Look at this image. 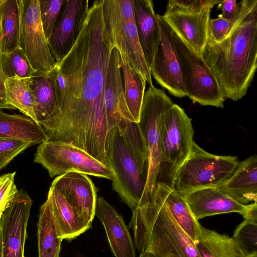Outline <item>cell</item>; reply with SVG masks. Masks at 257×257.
<instances>
[{
  "mask_svg": "<svg viewBox=\"0 0 257 257\" xmlns=\"http://www.w3.org/2000/svg\"><path fill=\"white\" fill-rule=\"evenodd\" d=\"M51 186L65 197L86 222L92 224L95 215L97 188L87 175L68 172L57 176Z\"/></svg>",
  "mask_w": 257,
  "mask_h": 257,
  "instance_id": "15",
  "label": "cell"
},
{
  "mask_svg": "<svg viewBox=\"0 0 257 257\" xmlns=\"http://www.w3.org/2000/svg\"><path fill=\"white\" fill-rule=\"evenodd\" d=\"M103 106L110 130L123 120L135 121L126 106L120 73L119 53L112 49L106 71Z\"/></svg>",
  "mask_w": 257,
  "mask_h": 257,
  "instance_id": "18",
  "label": "cell"
},
{
  "mask_svg": "<svg viewBox=\"0 0 257 257\" xmlns=\"http://www.w3.org/2000/svg\"><path fill=\"white\" fill-rule=\"evenodd\" d=\"M156 18L160 43L151 68V75L171 94L184 97L186 93L171 29L162 15L156 14Z\"/></svg>",
  "mask_w": 257,
  "mask_h": 257,
  "instance_id": "12",
  "label": "cell"
},
{
  "mask_svg": "<svg viewBox=\"0 0 257 257\" xmlns=\"http://www.w3.org/2000/svg\"><path fill=\"white\" fill-rule=\"evenodd\" d=\"M37 227L38 257H59L63 238L48 199L41 207Z\"/></svg>",
  "mask_w": 257,
  "mask_h": 257,
  "instance_id": "26",
  "label": "cell"
},
{
  "mask_svg": "<svg viewBox=\"0 0 257 257\" xmlns=\"http://www.w3.org/2000/svg\"><path fill=\"white\" fill-rule=\"evenodd\" d=\"M194 134L191 119L182 108L174 104L163 119L161 144L162 166L164 163L170 166L171 178L190 155Z\"/></svg>",
  "mask_w": 257,
  "mask_h": 257,
  "instance_id": "11",
  "label": "cell"
},
{
  "mask_svg": "<svg viewBox=\"0 0 257 257\" xmlns=\"http://www.w3.org/2000/svg\"><path fill=\"white\" fill-rule=\"evenodd\" d=\"M239 163L236 157L209 153L194 142L190 155L173 175L170 186L181 195L217 187L232 175Z\"/></svg>",
  "mask_w": 257,
  "mask_h": 257,
  "instance_id": "6",
  "label": "cell"
},
{
  "mask_svg": "<svg viewBox=\"0 0 257 257\" xmlns=\"http://www.w3.org/2000/svg\"><path fill=\"white\" fill-rule=\"evenodd\" d=\"M33 200L24 190L18 194L0 219V257H25L27 228Z\"/></svg>",
  "mask_w": 257,
  "mask_h": 257,
  "instance_id": "13",
  "label": "cell"
},
{
  "mask_svg": "<svg viewBox=\"0 0 257 257\" xmlns=\"http://www.w3.org/2000/svg\"><path fill=\"white\" fill-rule=\"evenodd\" d=\"M242 215L245 220L257 223V202L247 204V208Z\"/></svg>",
  "mask_w": 257,
  "mask_h": 257,
  "instance_id": "39",
  "label": "cell"
},
{
  "mask_svg": "<svg viewBox=\"0 0 257 257\" xmlns=\"http://www.w3.org/2000/svg\"><path fill=\"white\" fill-rule=\"evenodd\" d=\"M34 162L42 165L51 177L74 172L112 180V170L83 150L63 143L47 141L40 144Z\"/></svg>",
  "mask_w": 257,
  "mask_h": 257,
  "instance_id": "9",
  "label": "cell"
},
{
  "mask_svg": "<svg viewBox=\"0 0 257 257\" xmlns=\"http://www.w3.org/2000/svg\"><path fill=\"white\" fill-rule=\"evenodd\" d=\"M119 62L123 76V91L126 106L135 122L139 123L146 81L120 55Z\"/></svg>",
  "mask_w": 257,
  "mask_h": 257,
  "instance_id": "29",
  "label": "cell"
},
{
  "mask_svg": "<svg viewBox=\"0 0 257 257\" xmlns=\"http://www.w3.org/2000/svg\"><path fill=\"white\" fill-rule=\"evenodd\" d=\"M36 73L20 47L11 52L2 54L0 75L5 80L29 78Z\"/></svg>",
  "mask_w": 257,
  "mask_h": 257,
  "instance_id": "31",
  "label": "cell"
},
{
  "mask_svg": "<svg viewBox=\"0 0 257 257\" xmlns=\"http://www.w3.org/2000/svg\"><path fill=\"white\" fill-rule=\"evenodd\" d=\"M65 0H39L40 19L47 40L61 12Z\"/></svg>",
  "mask_w": 257,
  "mask_h": 257,
  "instance_id": "34",
  "label": "cell"
},
{
  "mask_svg": "<svg viewBox=\"0 0 257 257\" xmlns=\"http://www.w3.org/2000/svg\"><path fill=\"white\" fill-rule=\"evenodd\" d=\"M201 56L226 99L244 96L257 67V5L222 41L208 38Z\"/></svg>",
  "mask_w": 257,
  "mask_h": 257,
  "instance_id": "2",
  "label": "cell"
},
{
  "mask_svg": "<svg viewBox=\"0 0 257 257\" xmlns=\"http://www.w3.org/2000/svg\"><path fill=\"white\" fill-rule=\"evenodd\" d=\"M21 10L19 0H0V44L2 54L19 47Z\"/></svg>",
  "mask_w": 257,
  "mask_h": 257,
  "instance_id": "28",
  "label": "cell"
},
{
  "mask_svg": "<svg viewBox=\"0 0 257 257\" xmlns=\"http://www.w3.org/2000/svg\"><path fill=\"white\" fill-rule=\"evenodd\" d=\"M0 137L22 140L32 144L47 141L43 128L31 118L21 114H10L0 109Z\"/></svg>",
  "mask_w": 257,
  "mask_h": 257,
  "instance_id": "25",
  "label": "cell"
},
{
  "mask_svg": "<svg viewBox=\"0 0 257 257\" xmlns=\"http://www.w3.org/2000/svg\"><path fill=\"white\" fill-rule=\"evenodd\" d=\"M197 220L216 214L237 212L242 215L247 208L218 187H206L182 195Z\"/></svg>",
  "mask_w": 257,
  "mask_h": 257,
  "instance_id": "19",
  "label": "cell"
},
{
  "mask_svg": "<svg viewBox=\"0 0 257 257\" xmlns=\"http://www.w3.org/2000/svg\"><path fill=\"white\" fill-rule=\"evenodd\" d=\"M132 211L128 227L140 252L149 251L157 257H200L193 240L160 200L153 197Z\"/></svg>",
  "mask_w": 257,
  "mask_h": 257,
  "instance_id": "4",
  "label": "cell"
},
{
  "mask_svg": "<svg viewBox=\"0 0 257 257\" xmlns=\"http://www.w3.org/2000/svg\"><path fill=\"white\" fill-rule=\"evenodd\" d=\"M214 0H171L167 3L165 13L198 11L212 3Z\"/></svg>",
  "mask_w": 257,
  "mask_h": 257,
  "instance_id": "37",
  "label": "cell"
},
{
  "mask_svg": "<svg viewBox=\"0 0 257 257\" xmlns=\"http://www.w3.org/2000/svg\"><path fill=\"white\" fill-rule=\"evenodd\" d=\"M137 33L147 64L151 70L160 43V33L151 0H133Z\"/></svg>",
  "mask_w": 257,
  "mask_h": 257,
  "instance_id": "21",
  "label": "cell"
},
{
  "mask_svg": "<svg viewBox=\"0 0 257 257\" xmlns=\"http://www.w3.org/2000/svg\"><path fill=\"white\" fill-rule=\"evenodd\" d=\"M248 257H257V253L248 256Z\"/></svg>",
  "mask_w": 257,
  "mask_h": 257,
  "instance_id": "43",
  "label": "cell"
},
{
  "mask_svg": "<svg viewBox=\"0 0 257 257\" xmlns=\"http://www.w3.org/2000/svg\"><path fill=\"white\" fill-rule=\"evenodd\" d=\"M153 197L168 208L181 227L195 242L200 233L201 225L193 216L184 196L167 183L158 182Z\"/></svg>",
  "mask_w": 257,
  "mask_h": 257,
  "instance_id": "23",
  "label": "cell"
},
{
  "mask_svg": "<svg viewBox=\"0 0 257 257\" xmlns=\"http://www.w3.org/2000/svg\"><path fill=\"white\" fill-rule=\"evenodd\" d=\"M47 199L50 201L55 218L63 239L71 240L90 228L58 190L50 186Z\"/></svg>",
  "mask_w": 257,
  "mask_h": 257,
  "instance_id": "24",
  "label": "cell"
},
{
  "mask_svg": "<svg viewBox=\"0 0 257 257\" xmlns=\"http://www.w3.org/2000/svg\"><path fill=\"white\" fill-rule=\"evenodd\" d=\"M194 243L200 257H248L232 237L201 225Z\"/></svg>",
  "mask_w": 257,
  "mask_h": 257,
  "instance_id": "27",
  "label": "cell"
},
{
  "mask_svg": "<svg viewBox=\"0 0 257 257\" xmlns=\"http://www.w3.org/2000/svg\"><path fill=\"white\" fill-rule=\"evenodd\" d=\"M19 1V47L37 73H48L55 68L56 62L50 52L42 26L39 0Z\"/></svg>",
  "mask_w": 257,
  "mask_h": 257,
  "instance_id": "10",
  "label": "cell"
},
{
  "mask_svg": "<svg viewBox=\"0 0 257 257\" xmlns=\"http://www.w3.org/2000/svg\"><path fill=\"white\" fill-rule=\"evenodd\" d=\"M3 108L13 109V108L8 103L6 96L0 92V109Z\"/></svg>",
  "mask_w": 257,
  "mask_h": 257,
  "instance_id": "40",
  "label": "cell"
},
{
  "mask_svg": "<svg viewBox=\"0 0 257 257\" xmlns=\"http://www.w3.org/2000/svg\"><path fill=\"white\" fill-rule=\"evenodd\" d=\"M107 156L113 173V189L133 211L143 195L149 170L147 148L139 123L123 120L110 130Z\"/></svg>",
  "mask_w": 257,
  "mask_h": 257,
  "instance_id": "3",
  "label": "cell"
},
{
  "mask_svg": "<svg viewBox=\"0 0 257 257\" xmlns=\"http://www.w3.org/2000/svg\"><path fill=\"white\" fill-rule=\"evenodd\" d=\"M95 215L115 257H136L135 245L122 217L102 197H97Z\"/></svg>",
  "mask_w": 257,
  "mask_h": 257,
  "instance_id": "20",
  "label": "cell"
},
{
  "mask_svg": "<svg viewBox=\"0 0 257 257\" xmlns=\"http://www.w3.org/2000/svg\"><path fill=\"white\" fill-rule=\"evenodd\" d=\"M241 2V9L237 18L235 21H227L221 18L210 19L208 26L210 40L215 42L222 41L245 17L252 8L257 5L256 0H243Z\"/></svg>",
  "mask_w": 257,
  "mask_h": 257,
  "instance_id": "32",
  "label": "cell"
},
{
  "mask_svg": "<svg viewBox=\"0 0 257 257\" xmlns=\"http://www.w3.org/2000/svg\"><path fill=\"white\" fill-rule=\"evenodd\" d=\"M16 172L0 175V219L18 194L14 182Z\"/></svg>",
  "mask_w": 257,
  "mask_h": 257,
  "instance_id": "36",
  "label": "cell"
},
{
  "mask_svg": "<svg viewBox=\"0 0 257 257\" xmlns=\"http://www.w3.org/2000/svg\"><path fill=\"white\" fill-rule=\"evenodd\" d=\"M0 41H1V38H0ZM1 55H2V52H1V44H0V67H1Z\"/></svg>",
  "mask_w": 257,
  "mask_h": 257,
  "instance_id": "44",
  "label": "cell"
},
{
  "mask_svg": "<svg viewBox=\"0 0 257 257\" xmlns=\"http://www.w3.org/2000/svg\"><path fill=\"white\" fill-rule=\"evenodd\" d=\"M88 0H65L47 40L56 62L70 51L82 29L89 10Z\"/></svg>",
  "mask_w": 257,
  "mask_h": 257,
  "instance_id": "14",
  "label": "cell"
},
{
  "mask_svg": "<svg viewBox=\"0 0 257 257\" xmlns=\"http://www.w3.org/2000/svg\"><path fill=\"white\" fill-rule=\"evenodd\" d=\"M139 257H157V256L151 251L144 250L141 252Z\"/></svg>",
  "mask_w": 257,
  "mask_h": 257,
  "instance_id": "41",
  "label": "cell"
},
{
  "mask_svg": "<svg viewBox=\"0 0 257 257\" xmlns=\"http://www.w3.org/2000/svg\"><path fill=\"white\" fill-rule=\"evenodd\" d=\"M241 4V2L237 3L235 0L221 1L217 7L218 10L222 12V13L218 16V18L227 21H235L239 14Z\"/></svg>",
  "mask_w": 257,
  "mask_h": 257,
  "instance_id": "38",
  "label": "cell"
},
{
  "mask_svg": "<svg viewBox=\"0 0 257 257\" xmlns=\"http://www.w3.org/2000/svg\"><path fill=\"white\" fill-rule=\"evenodd\" d=\"M217 187L241 204L257 202L256 155L239 162L232 175Z\"/></svg>",
  "mask_w": 257,
  "mask_h": 257,
  "instance_id": "22",
  "label": "cell"
},
{
  "mask_svg": "<svg viewBox=\"0 0 257 257\" xmlns=\"http://www.w3.org/2000/svg\"><path fill=\"white\" fill-rule=\"evenodd\" d=\"M102 14L105 28L119 55L146 82L153 85L136 27L133 0H103Z\"/></svg>",
  "mask_w": 257,
  "mask_h": 257,
  "instance_id": "5",
  "label": "cell"
},
{
  "mask_svg": "<svg viewBox=\"0 0 257 257\" xmlns=\"http://www.w3.org/2000/svg\"><path fill=\"white\" fill-rule=\"evenodd\" d=\"M221 1L214 2L202 9L192 12L165 13L164 20L198 54L201 55L209 38L208 26L212 9Z\"/></svg>",
  "mask_w": 257,
  "mask_h": 257,
  "instance_id": "16",
  "label": "cell"
},
{
  "mask_svg": "<svg viewBox=\"0 0 257 257\" xmlns=\"http://www.w3.org/2000/svg\"><path fill=\"white\" fill-rule=\"evenodd\" d=\"M5 87L6 100L13 109H19L36 121L33 109L34 98L28 78H7Z\"/></svg>",
  "mask_w": 257,
  "mask_h": 257,
  "instance_id": "30",
  "label": "cell"
},
{
  "mask_svg": "<svg viewBox=\"0 0 257 257\" xmlns=\"http://www.w3.org/2000/svg\"><path fill=\"white\" fill-rule=\"evenodd\" d=\"M171 31L181 66L186 96L202 105L224 108L226 98L202 56L197 54L172 29Z\"/></svg>",
  "mask_w": 257,
  "mask_h": 257,
  "instance_id": "8",
  "label": "cell"
},
{
  "mask_svg": "<svg viewBox=\"0 0 257 257\" xmlns=\"http://www.w3.org/2000/svg\"><path fill=\"white\" fill-rule=\"evenodd\" d=\"M0 92L5 95V79L2 77V76L1 75H0Z\"/></svg>",
  "mask_w": 257,
  "mask_h": 257,
  "instance_id": "42",
  "label": "cell"
},
{
  "mask_svg": "<svg viewBox=\"0 0 257 257\" xmlns=\"http://www.w3.org/2000/svg\"><path fill=\"white\" fill-rule=\"evenodd\" d=\"M165 91L150 85L145 93L139 124L148 151L149 170L145 189L138 205L148 203L162 170L161 131L166 111L174 104Z\"/></svg>",
  "mask_w": 257,
  "mask_h": 257,
  "instance_id": "7",
  "label": "cell"
},
{
  "mask_svg": "<svg viewBox=\"0 0 257 257\" xmlns=\"http://www.w3.org/2000/svg\"><path fill=\"white\" fill-rule=\"evenodd\" d=\"M56 67L46 74L36 73L28 78L34 98L33 109L36 122L44 129L56 116L61 95L57 81Z\"/></svg>",
  "mask_w": 257,
  "mask_h": 257,
  "instance_id": "17",
  "label": "cell"
},
{
  "mask_svg": "<svg viewBox=\"0 0 257 257\" xmlns=\"http://www.w3.org/2000/svg\"><path fill=\"white\" fill-rule=\"evenodd\" d=\"M232 237L246 256L257 253V223L244 219L236 226Z\"/></svg>",
  "mask_w": 257,
  "mask_h": 257,
  "instance_id": "33",
  "label": "cell"
},
{
  "mask_svg": "<svg viewBox=\"0 0 257 257\" xmlns=\"http://www.w3.org/2000/svg\"><path fill=\"white\" fill-rule=\"evenodd\" d=\"M32 145H33L30 142L0 137V170Z\"/></svg>",
  "mask_w": 257,
  "mask_h": 257,
  "instance_id": "35",
  "label": "cell"
},
{
  "mask_svg": "<svg viewBox=\"0 0 257 257\" xmlns=\"http://www.w3.org/2000/svg\"><path fill=\"white\" fill-rule=\"evenodd\" d=\"M102 3L103 0L93 2L75 44L56 62L64 79V90L57 114L43 130L47 141L75 146L109 166L110 128L103 94L114 47L105 28Z\"/></svg>",
  "mask_w": 257,
  "mask_h": 257,
  "instance_id": "1",
  "label": "cell"
}]
</instances>
